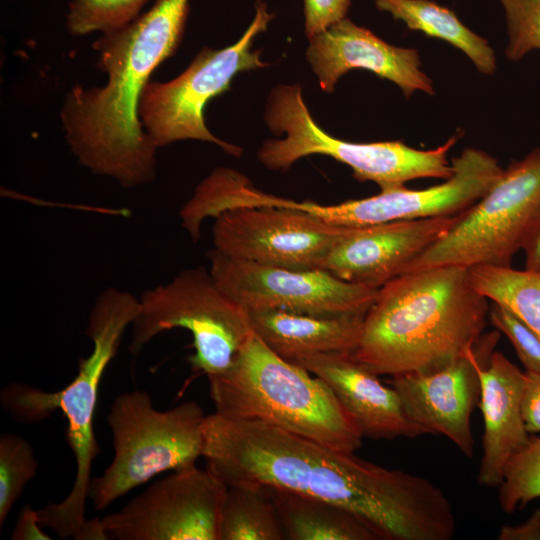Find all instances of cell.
Returning a JSON list of instances; mask_svg holds the SVG:
<instances>
[{"instance_id":"6da1fadb","label":"cell","mask_w":540,"mask_h":540,"mask_svg":"<svg viewBox=\"0 0 540 540\" xmlns=\"http://www.w3.org/2000/svg\"><path fill=\"white\" fill-rule=\"evenodd\" d=\"M202 456L226 485L254 484L346 509L378 540H451L456 517L429 479L388 469L258 420L207 415Z\"/></svg>"},{"instance_id":"7a4b0ae2","label":"cell","mask_w":540,"mask_h":540,"mask_svg":"<svg viewBox=\"0 0 540 540\" xmlns=\"http://www.w3.org/2000/svg\"><path fill=\"white\" fill-rule=\"evenodd\" d=\"M189 0H156L129 25L92 44L107 75L100 87L73 86L60 112L66 141L78 162L123 188L152 182L158 147L138 117V102L156 68L178 47Z\"/></svg>"},{"instance_id":"3957f363","label":"cell","mask_w":540,"mask_h":540,"mask_svg":"<svg viewBox=\"0 0 540 540\" xmlns=\"http://www.w3.org/2000/svg\"><path fill=\"white\" fill-rule=\"evenodd\" d=\"M488 302L471 285L468 268L406 272L378 289L350 354L378 376L439 370L476 348Z\"/></svg>"},{"instance_id":"277c9868","label":"cell","mask_w":540,"mask_h":540,"mask_svg":"<svg viewBox=\"0 0 540 540\" xmlns=\"http://www.w3.org/2000/svg\"><path fill=\"white\" fill-rule=\"evenodd\" d=\"M140 309L130 292L110 287L101 292L90 311L86 334L92 351L80 359L77 375L59 391L45 392L22 384H10L1 392L3 408L23 423L39 421L60 410L67 419L66 440L76 461L73 486L65 499L37 510L39 523L60 538L94 539L95 519L85 517L91 472L101 452L94 433V416L103 374L116 356L121 338Z\"/></svg>"},{"instance_id":"5b68a950","label":"cell","mask_w":540,"mask_h":540,"mask_svg":"<svg viewBox=\"0 0 540 540\" xmlns=\"http://www.w3.org/2000/svg\"><path fill=\"white\" fill-rule=\"evenodd\" d=\"M217 414L258 420L355 452L363 436L330 387L270 349L253 331L223 373L208 377Z\"/></svg>"},{"instance_id":"8992f818","label":"cell","mask_w":540,"mask_h":540,"mask_svg":"<svg viewBox=\"0 0 540 540\" xmlns=\"http://www.w3.org/2000/svg\"><path fill=\"white\" fill-rule=\"evenodd\" d=\"M268 127L282 139L263 143L260 162L271 170H286L298 159L323 154L349 166L353 177L376 183L381 191L403 187L419 178L447 180L453 175L448 153L459 134L430 150L412 148L401 141L354 143L332 137L313 120L300 85H279L269 96L265 113Z\"/></svg>"},{"instance_id":"52a82bcc","label":"cell","mask_w":540,"mask_h":540,"mask_svg":"<svg viewBox=\"0 0 540 540\" xmlns=\"http://www.w3.org/2000/svg\"><path fill=\"white\" fill-rule=\"evenodd\" d=\"M205 418L195 401L160 411L146 391L118 395L107 416L114 457L103 474L91 480L94 507L104 510L157 474L195 465L202 456Z\"/></svg>"},{"instance_id":"ba28073f","label":"cell","mask_w":540,"mask_h":540,"mask_svg":"<svg viewBox=\"0 0 540 540\" xmlns=\"http://www.w3.org/2000/svg\"><path fill=\"white\" fill-rule=\"evenodd\" d=\"M131 324L129 351L138 354L157 335L188 330L189 362L207 377L226 371L253 333L249 311L232 299L202 266L180 271L170 282L146 290Z\"/></svg>"},{"instance_id":"9c48e42d","label":"cell","mask_w":540,"mask_h":540,"mask_svg":"<svg viewBox=\"0 0 540 540\" xmlns=\"http://www.w3.org/2000/svg\"><path fill=\"white\" fill-rule=\"evenodd\" d=\"M540 219V147L514 161L404 273L439 266H511Z\"/></svg>"},{"instance_id":"30bf717a","label":"cell","mask_w":540,"mask_h":540,"mask_svg":"<svg viewBox=\"0 0 540 540\" xmlns=\"http://www.w3.org/2000/svg\"><path fill=\"white\" fill-rule=\"evenodd\" d=\"M272 18L266 5L259 3L251 24L236 43L219 50L204 48L176 78L145 85L138 102V117L158 148L192 139L213 143L235 157L242 154L239 146L210 132L204 109L209 100L229 89L237 73L268 66L261 60L260 50H252V44Z\"/></svg>"},{"instance_id":"8fae6325","label":"cell","mask_w":540,"mask_h":540,"mask_svg":"<svg viewBox=\"0 0 540 540\" xmlns=\"http://www.w3.org/2000/svg\"><path fill=\"white\" fill-rule=\"evenodd\" d=\"M207 256L217 284L249 311L275 309L320 317L366 314L378 293L323 269L262 265L214 249Z\"/></svg>"},{"instance_id":"7c38bea8","label":"cell","mask_w":540,"mask_h":540,"mask_svg":"<svg viewBox=\"0 0 540 540\" xmlns=\"http://www.w3.org/2000/svg\"><path fill=\"white\" fill-rule=\"evenodd\" d=\"M228 486L195 465L155 481L120 510L101 519L119 540H219Z\"/></svg>"},{"instance_id":"4fadbf2b","label":"cell","mask_w":540,"mask_h":540,"mask_svg":"<svg viewBox=\"0 0 540 540\" xmlns=\"http://www.w3.org/2000/svg\"><path fill=\"white\" fill-rule=\"evenodd\" d=\"M214 219V250L295 270L321 269L346 229L301 211L270 206L233 208Z\"/></svg>"},{"instance_id":"5bb4252c","label":"cell","mask_w":540,"mask_h":540,"mask_svg":"<svg viewBox=\"0 0 540 540\" xmlns=\"http://www.w3.org/2000/svg\"><path fill=\"white\" fill-rule=\"evenodd\" d=\"M451 164L453 175L438 185L419 190L403 186L339 204H320L316 216L338 227L453 216L484 196L503 172L496 158L476 148L464 149Z\"/></svg>"},{"instance_id":"9a60e30c","label":"cell","mask_w":540,"mask_h":540,"mask_svg":"<svg viewBox=\"0 0 540 540\" xmlns=\"http://www.w3.org/2000/svg\"><path fill=\"white\" fill-rule=\"evenodd\" d=\"M499 333L480 339L467 355L429 373L392 377L408 416L431 434L447 437L467 458L474 455L471 418L480 399L478 365L488 360Z\"/></svg>"},{"instance_id":"2e32d148","label":"cell","mask_w":540,"mask_h":540,"mask_svg":"<svg viewBox=\"0 0 540 540\" xmlns=\"http://www.w3.org/2000/svg\"><path fill=\"white\" fill-rule=\"evenodd\" d=\"M460 214L346 227L321 269L343 281L379 289L442 238Z\"/></svg>"},{"instance_id":"e0dca14e","label":"cell","mask_w":540,"mask_h":540,"mask_svg":"<svg viewBox=\"0 0 540 540\" xmlns=\"http://www.w3.org/2000/svg\"><path fill=\"white\" fill-rule=\"evenodd\" d=\"M309 41L307 59L325 92L347 71L365 69L395 83L406 97L416 91L434 94L416 49L388 44L346 17Z\"/></svg>"},{"instance_id":"ac0fdd59","label":"cell","mask_w":540,"mask_h":540,"mask_svg":"<svg viewBox=\"0 0 540 540\" xmlns=\"http://www.w3.org/2000/svg\"><path fill=\"white\" fill-rule=\"evenodd\" d=\"M290 361L330 387L363 437L393 440L431 434L408 416L396 390L385 386L378 375L360 365L350 353L303 354Z\"/></svg>"},{"instance_id":"d6986e66","label":"cell","mask_w":540,"mask_h":540,"mask_svg":"<svg viewBox=\"0 0 540 540\" xmlns=\"http://www.w3.org/2000/svg\"><path fill=\"white\" fill-rule=\"evenodd\" d=\"M478 373L484 432L477 481L498 488L508 462L530 438L522 415L525 371L495 351L479 363Z\"/></svg>"},{"instance_id":"ffe728a7","label":"cell","mask_w":540,"mask_h":540,"mask_svg":"<svg viewBox=\"0 0 540 540\" xmlns=\"http://www.w3.org/2000/svg\"><path fill=\"white\" fill-rule=\"evenodd\" d=\"M249 315L254 333L287 360L303 354L351 353L365 316L320 317L275 309L251 310Z\"/></svg>"},{"instance_id":"44dd1931","label":"cell","mask_w":540,"mask_h":540,"mask_svg":"<svg viewBox=\"0 0 540 540\" xmlns=\"http://www.w3.org/2000/svg\"><path fill=\"white\" fill-rule=\"evenodd\" d=\"M263 488L273 503L285 539L378 540L359 518L342 507L294 492Z\"/></svg>"},{"instance_id":"7402d4cb","label":"cell","mask_w":540,"mask_h":540,"mask_svg":"<svg viewBox=\"0 0 540 540\" xmlns=\"http://www.w3.org/2000/svg\"><path fill=\"white\" fill-rule=\"evenodd\" d=\"M378 10L388 12L411 30L447 41L460 49L483 74L493 75L496 56L488 41L466 27L450 9L430 0H374Z\"/></svg>"},{"instance_id":"603a6c76","label":"cell","mask_w":540,"mask_h":540,"mask_svg":"<svg viewBox=\"0 0 540 540\" xmlns=\"http://www.w3.org/2000/svg\"><path fill=\"white\" fill-rule=\"evenodd\" d=\"M473 288L488 301L514 314L540 336V272L512 266L468 268Z\"/></svg>"},{"instance_id":"cb8c5ba5","label":"cell","mask_w":540,"mask_h":540,"mask_svg":"<svg viewBox=\"0 0 540 540\" xmlns=\"http://www.w3.org/2000/svg\"><path fill=\"white\" fill-rule=\"evenodd\" d=\"M219 540H282L284 534L266 490L254 484L227 485Z\"/></svg>"},{"instance_id":"d4e9b609","label":"cell","mask_w":540,"mask_h":540,"mask_svg":"<svg viewBox=\"0 0 540 540\" xmlns=\"http://www.w3.org/2000/svg\"><path fill=\"white\" fill-rule=\"evenodd\" d=\"M147 1L72 0L68 4L65 26L73 36L111 33L136 20Z\"/></svg>"},{"instance_id":"484cf974","label":"cell","mask_w":540,"mask_h":540,"mask_svg":"<svg viewBox=\"0 0 540 540\" xmlns=\"http://www.w3.org/2000/svg\"><path fill=\"white\" fill-rule=\"evenodd\" d=\"M498 489L499 505L506 514L540 498V435L530 436L510 459Z\"/></svg>"},{"instance_id":"4316f807","label":"cell","mask_w":540,"mask_h":540,"mask_svg":"<svg viewBox=\"0 0 540 540\" xmlns=\"http://www.w3.org/2000/svg\"><path fill=\"white\" fill-rule=\"evenodd\" d=\"M38 462L30 443L14 433L0 436V529L26 484L37 474Z\"/></svg>"},{"instance_id":"83f0119b","label":"cell","mask_w":540,"mask_h":540,"mask_svg":"<svg viewBox=\"0 0 540 540\" xmlns=\"http://www.w3.org/2000/svg\"><path fill=\"white\" fill-rule=\"evenodd\" d=\"M505 12L510 61H519L540 50V0H499Z\"/></svg>"},{"instance_id":"f1b7e54d","label":"cell","mask_w":540,"mask_h":540,"mask_svg":"<svg viewBox=\"0 0 540 540\" xmlns=\"http://www.w3.org/2000/svg\"><path fill=\"white\" fill-rule=\"evenodd\" d=\"M488 319L509 339L525 371L540 374V336L514 314L494 303Z\"/></svg>"},{"instance_id":"f546056e","label":"cell","mask_w":540,"mask_h":540,"mask_svg":"<svg viewBox=\"0 0 540 540\" xmlns=\"http://www.w3.org/2000/svg\"><path fill=\"white\" fill-rule=\"evenodd\" d=\"M350 0H304L305 32L308 39L344 19Z\"/></svg>"},{"instance_id":"4dcf8cb0","label":"cell","mask_w":540,"mask_h":540,"mask_svg":"<svg viewBox=\"0 0 540 540\" xmlns=\"http://www.w3.org/2000/svg\"><path fill=\"white\" fill-rule=\"evenodd\" d=\"M522 415L530 434L540 433V374L525 371Z\"/></svg>"},{"instance_id":"1f68e13d","label":"cell","mask_w":540,"mask_h":540,"mask_svg":"<svg viewBox=\"0 0 540 540\" xmlns=\"http://www.w3.org/2000/svg\"><path fill=\"white\" fill-rule=\"evenodd\" d=\"M39 523L38 513L30 504H26L18 514L16 524L11 532V540H51Z\"/></svg>"},{"instance_id":"d6a6232c","label":"cell","mask_w":540,"mask_h":540,"mask_svg":"<svg viewBox=\"0 0 540 540\" xmlns=\"http://www.w3.org/2000/svg\"><path fill=\"white\" fill-rule=\"evenodd\" d=\"M498 540H540V506L524 521L502 526Z\"/></svg>"},{"instance_id":"836d02e7","label":"cell","mask_w":540,"mask_h":540,"mask_svg":"<svg viewBox=\"0 0 540 540\" xmlns=\"http://www.w3.org/2000/svg\"><path fill=\"white\" fill-rule=\"evenodd\" d=\"M522 251L525 257V269L540 272V219Z\"/></svg>"}]
</instances>
